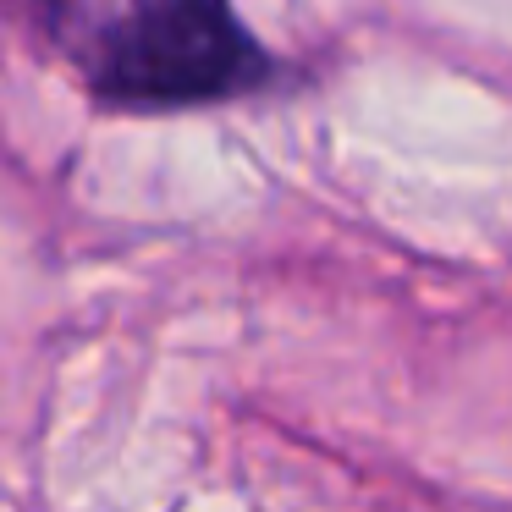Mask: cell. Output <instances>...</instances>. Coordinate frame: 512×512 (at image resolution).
Listing matches in <instances>:
<instances>
[{"mask_svg":"<svg viewBox=\"0 0 512 512\" xmlns=\"http://www.w3.org/2000/svg\"><path fill=\"white\" fill-rule=\"evenodd\" d=\"M39 34L122 105H199L270 72L232 0H17Z\"/></svg>","mask_w":512,"mask_h":512,"instance_id":"obj_1","label":"cell"}]
</instances>
